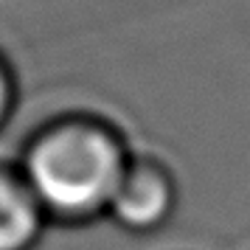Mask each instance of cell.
I'll return each instance as SVG.
<instances>
[{
  "label": "cell",
  "mask_w": 250,
  "mask_h": 250,
  "mask_svg": "<svg viewBox=\"0 0 250 250\" xmlns=\"http://www.w3.org/2000/svg\"><path fill=\"white\" fill-rule=\"evenodd\" d=\"M17 104H20V82H17V73L9 57L0 51V132L14 118Z\"/></svg>",
  "instance_id": "4"
},
{
  "label": "cell",
  "mask_w": 250,
  "mask_h": 250,
  "mask_svg": "<svg viewBox=\"0 0 250 250\" xmlns=\"http://www.w3.org/2000/svg\"><path fill=\"white\" fill-rule=\"evenodd\" d=\"M51 219L17 163L0 160V250H37Z\"/></svg>",
  "instance_id": "3"
},
{
  "label": "cell",
  "mask_w": 250,
  "mask_h": 250,
  "mask_svg": "<svg viewBox=\"0 0 250 250\" xmlns=\"http://www.w3.org/2000/svg\"><path fill=\"white\" fill-rule=\"evenodd\" d=\"M135 149L99 113H62L25 138L20 158L28 188L51 225L82 228L107 219Z\"/></svg>",
  "instance_id": "1"
},
{
  "label": "cell",
  "mask_w": 250,
  "mask_h": 250,
  "mask_svg": "<svg viewBox=\"0 0 250 250\" xmlns=\"http://www.w3.org/2000/svg\"><path fill=\"white\" fill-rule=\"evenodd\" d=\"M180 205V183L169 163L152 152H132L107 222L129 236H149L169 225Z\"/></svg>",
  "instance_id": "2"
}]
</instances>
